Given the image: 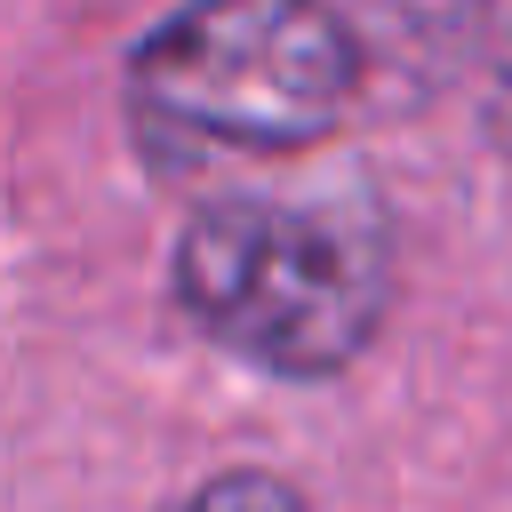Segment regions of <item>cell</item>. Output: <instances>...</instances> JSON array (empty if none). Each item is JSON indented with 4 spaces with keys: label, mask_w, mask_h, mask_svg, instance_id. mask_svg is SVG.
<instances>
[{
    "label": "cell",
    "mask_w": 512,
    "mask_h": 512,
    "mask_svg": "<svg viewBox=\"0 0 512 512\" xmlns=\"http://www.w3.org/2000/svg\"><path fill=\"white\" fill-rule=\"evenodd\" d=\"M168 296L240 368L328 384L392 312V232L368 200L216 192L176 232Z\"/></svg>",
    "instance_id": "obj_1"
},
{
    "label": "cell",
    "mask_w": 512,
    "mask_h": 512,
    "mask_svg": "<svg viewBox=\"0 0 512 512\" xmlns=\"http://www.w3.org/2000/svg\"><path fill=\"white\" fill-rule=\"evenodd\" d=\"M360 40L328 0H184L120 64L136 136L160 160L304 152L360 104Z\"/></svg>",
    "instance_id": "obj_2"
},
{
    "label": "cell",
    "mask_w": 512,
    "mask_h": 512,
    "mask_svg": "<svg viewBox=\"0 0 512 512\" xmlns=\"http://www.w3.org/2000/svg\"><path fill=\"white\" fill-rule=\"evenodd\" d=\"M176 512H312L280 472H264V464H232V472H216V480H200Z\"/></svg>",
    "instance_id": "obj_3"
},
{
    "label": "cell",
    "mask_w": 512,
    "mask_h": 512,
    "mask_svg": "<svg viewBox=\"0 0 512 512\" xmlns=\"http://www.w3.org/2000/svg\"><path fill=\"white\" fill-rule=\"evenodd\" d=\"M488 128H496V144L512 152V48H504V64H496V88H488Z\"/></svg>",
    "instance_id": "obj_4"
}]
</instances>
